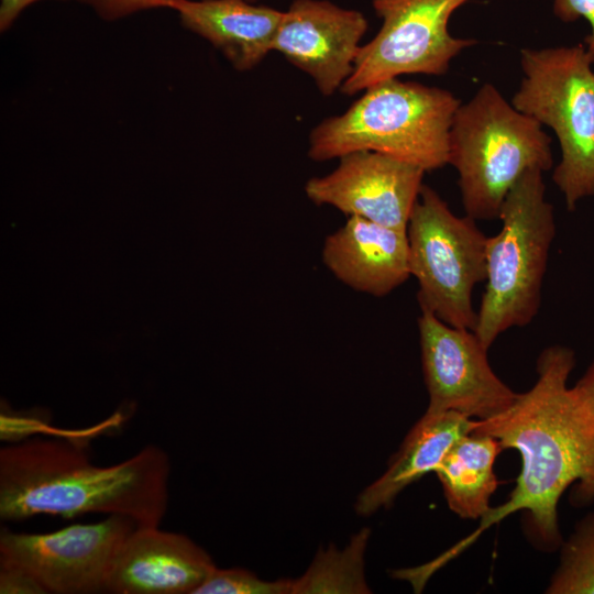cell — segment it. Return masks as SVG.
I'll use <instances>...</instances> for the list:
<instances>
[{
    "instance_id": "cell-1",
    "label": "cell",
    "mask_w": 594,
    "mask_h": 594,
    "mask_svg": "<svg viewBox=\"0 0 594 594\" xmlns=\"http://www.w3.org/2000/svg\"><path fill=\"white\" fill-rule=\"evenodd\" d=\"M574 365L570 348H546L537 359L532 387L518 394L504 411L473 420L471 432L492 436L503 449L520 453L521 471L506 503L490 508L474 532L429 562L432 571L464 551L492 525L520 510L528 515L531 537L543 549H557L562 543L558 504L565 490L576 484L580 504L594 499V418L574 387L568 386Z\"/></svg>"
},
{
    "instance_id": "cell-2",
    "label": "cell",
    "mask_w": 594,
    "mask_h": 594,
    "mask_svg": "<svg viewBox=\"0 0 594 594\" xmlns=\"http://www.w3.org/2000/svg\"><path fill=\"white\" fill-rule=\"evenodd\" d=\"M168 454L150 444L109 466L94 464L84 444L31 438L0 449V518L120 515L160 527L168 506Z\"/></svg>"
},
{
    "instance_id": "cell-3",
    "label": "cell",
    "mask_w": 594,
    "mask_h": 594,
    "mask_svg": "<svg viewBox=\"0 0 594 594\" xmlns=\"http://www.w3.org/2000/svg\"><path fill=\"white\" fill-rule=\"evenodd\" d=\"M344 112L317 124L308 156L317 162L373 151L426 172L449 163V132L461 100L451 91L392 78L364 91Z\"/></svg>"
},
{
    "instance_id": "cell-4",
    "label": "cell",
    "mask_w": 594,
    "mask_h": 594,
    "mask_svg": "<svg viewBox=\"0 0 594 594\" xmlns=\"http://www.w3.org/2000/svg\"><path fill=\"white\" fill-rule=\"evenodd\" d=\"M448 164L458 173L465 215L494 220L527 170L552 168L551 139L536 119L486 82L454 113Z\"/></svg>"
},
{
    "instance_id": "cell-5",
    "label": "cell",
    "mask_w": 594,
    "mask_h": 594,
    "mask_svg": "<svg viewBox=\"0 0 594 594\" xmlns=\"http://www.w3.org/2000/svg\"><path fill=\"white\" fill-rule=\"evenodd\" d=\"M542 170H527L502 205L501 230L487 237L485 290L475 334L488 350L499 334L537 316L556 218Z\"/></svg>"
},
{
    "instance_id": "cell-6",
    "label": "cell",
    "mask_w": 594,
    "mask_h": 594,
    "mask_svg": "<svg viewBox=\"0 0 594 594\" xmlns=\"http://www.w3.org/2000/svg\"><path fill=\"white\" fill-rule=\"evenodd\" d=\"M594 54L583 44L520 51L512 103L549 127L560 146L552 180L568 210L594 197Z\"/></svg>"
},
{
    "instance_id": "cell-7",
    "label": "cell",
    "mask_w": 594,
    "mask_h": 594,
    "mask_svg": "<svg viewBox=\"0 0 594 594\" xmlns=\"http://www.w3.org/2000/svg\"><path fill=\"white\" fill-rule=\"evenodd\" d=\"M475 221L454 215L424 184L407 227L409 270L418 283L420 309L472 331L477 322L472 294L486 279L487 243Z\"/></svg>"
},
{
    "instance_id": "cell-8",
    "label": "cell",
    "mask_w": 594,
    "mask_h": 594,
    "mask_svg": "<svg viewBox=\"0 0 594 594\" xmlns=\"http://www.w3.org/2000/svg\"><path fill=\"white\" fill-rule=\"evenodd\" d=\"M382 25L362 44L341 92L355 95L400 75L443 76L451 62L476 44L453 36L449 22L470 0H371Z\"/></svg>"
},
{
    "instance_id": "cell-9",
    "label": "cell",
    "mask_w": 594,
    "mask_h": 594,
    "mask_svg": "<svg viewBox=\"0 0 594 594\" xmlns=\"http://www.w3.org/2000/svg\"><path fill=\"white\" fill-rule=\"evenodd\" d=\"M136 527L128 517L109 515L48 534L2 529L0 566L24 571L46 594L105 593L116 557Z\"/></svg>"
},
{
    "instance_id": "cell-10",
    "label": "cell",
    "mask_w": 594,
    "mask_h": 594,
    "mask_svg": "<svg viewBox=\"0 0 594 594\" xmlns=\"http://www.w3.org/2000/svg\"><path fill=\"white\" fill-rule=\"evenodd\" d=\"M418 331L429 396L426 411H457L482 420L514 403L518 394L495 374L474 331L450 326L422 309Z\"/></svg>"
},
{
    "instance_id": "cell-11",
    "label": "cell",
    "mask_w": 594,
    "mask_h": 594,
    "mask_svg": "<svg viewBox=\"0 0 594 594\" xmlns=\"http://www.w3.org/2000/svg\"><path fill=\"white\" fill-rule=\"evenodd\" d=\"M339 161L332 172L306 183L307 198L346 217L407 231L426 170L373 151L351 152Z\"/></svg>"
},
{
    "instance_id": "cell-12",
    "label": "cell",
    "mask_w": 594,
    "mask_h": 594,
    "mask_svg": "<svg viewBox=\"0 0 594 594\" xmlns=\"http://www.w3.org/2000/svg\"><path fill=\"white\" fill-rule=\"evenodd\" d=\"M367 28L361 11L329 0H294L283 13L273 51L331 96L351 76Z\"/></svg>"
},
{
    "instance_id": "cell-13",
    "label": "cell",
    "mask_w": 594,
    "mask_h": 594,
    "mask_svg": "<svg viewBox=\"0 0 594 594\" xmlns=\"http://www.w3.org/2000/svg\"><path fill=\"white\" fill-rule=\"evenodd\" d=\"M210 556L183 534L136 527L121 546L106 593L194 594L215 569Z\"/></svg>"
},
{
    "instance_id": "cell-14",
    "label": "cell",
    "mask_w": 594,
    "mask_h": 594,
    "mask_svg": "<svg viewBox=\"0 0 594 594\" xmlns=\"http://www.w3.org/2000/svg\"><path fill=\"white\" fill-rule=\"evenodd\" d=\"M326 267L350 288L384 297L410 277L407 231L348 217L322 246Z\"/></svg>"
},
{
    "instance_id": "cell-15",
    "label": "cell",
    "mask_w": 594,
    "mask_h": 594,
    "mask_svg": "<svg viewBox=\"0 0 594 594\" xmlns=\"http://www.w3.org/2000/svg\"><path fill=\"white\" fill-rule=\"evenodd\" d=\"M168 9L241 72L254 68L273 52L284 13L249 0H174Z\"/></svg>"
},
{
    "instance_id": "cell-16",
    "label": "cell",
    "mask_w": 594,
    "mask_h": 594,
    "mask_svg": "<svg viewBox=\"0 0 594 594\" xmlns=\"http://www.w3.org/2000/svg\"><path fill=\"white\" fill-rule=\"evenodd\" d=\"M473 420L457 411H426L383 475L360 493L355 512L369 516L388 507L408 485L435 472L452 446L471 432Z\"/></svg>"
},
{
    "instance_id": "cell-17",
    "label": "cell",
    "mask_w": 594,
    "mask_h": 594,
    "mask_svg": "<svg viewBox=\"0 0 594 594\" xmlns=\"http://www.w3.org/2000/svg\"><path fill=\"white\" fill-rule=\"evenodd\" d=\"M502 450L492 436L470 432L442 459L435 473L454 514L481 519L490 510V499L498 485L494 464Z\"/></svg>"
},
{
    "instance_id": "cell-18",
    "label": "cell",
    "mask_w": 594,
    "mask_h": 594,
    "mask_svg": "<svg viewBox=\"0 0 594 594\" xmlns=\"http://www.w3.org/2000/svg\"><path fill=\"white\" fill-rule=\"evenodd\" d=\"M370 537L367 528L353 536L343 550L334 546L317 553L310 568L293 580L292 594L370 593L364 575V551Z\"/></svg>"
},
{
    "instance_id": "cell-19",
    "label": "cell",
    "mask_w": 594,
    "mask_h": 594,
    "mask_svg": "<svg viewBox=\"0 0 594 594\" xmlns=\"http://www.w3.org/2000/svg\"><path fill=\"white\" fill-rule=\"evenodd\" d=\"M560 560L546 590L550 594H594V510L562 541Z\"/></svg>"
},
{
    "instance_id": "cell-20",
    "label": "cell",
    "mask_w": 594,
    "mask_h": 594,
    "mask_svg": "<svg viewBox=\"0 0 594 594\" xmlns=\"http://www.w3.org/2000/svg\"><path fill=\"white\" fill-rule=\"evenodd\" d=\"M293 580L266 581L241 568L215 569L194 594H292Z\"/></svg>"
},
{
    "instance_id": "cell-21",
    "label": "cell",
    "mask_w": 594,
    "mask_h": 594,
    "mask_svg": "<svg viewBox=\"0 0 594 594\" xmlns=\"http://www.w3.org/2000/svg\"><path fill=\"white\" fill-rule=\"evenodd\" d=\"M91 8L100 18L108 21L122 19L145 10L166 8L174 0H77Z\"/></svg>"
},
{
    "instance_id": "cell-22",
    "label": "cell",
    "mask_w": 594,
    "mask_h": 594,
    "mask_svg": "<svg viewBox=\"0 0 594 594\" xmlns=\"http://www.w3.org/2000/svg\"><path fill=\"white\" fill-rule=\"evenodd\" d=\"M553 14L562 22H575L584 19L590 25V33L584 40L585 47L594 54V0H553Z\"/></svg>"
},
{
    "instance_id": "cell-23",
    "label": "cell",
    "mask_w": 594,
    "mask_h": 594,
    "mask_svg": "<svg viewBox=\"0 0 594 594\" xmlns=\"http://www.w3.org/2000/svg\"><path fill=\"white\" fill-rule=\"evenodd\" d=\"M1 594H46L28 573L14 568L0 566Z\"/></svg>"
},
{
    "instance_id": "cell-24",
    "label": "cell",
    "mask_w": 594,
    "mask_h": 594,
    "mask_svg": "<svg viewBox=\"0 0 594 594\" xmlns=\"http://www.w3.org/2000/svg\"><path fill=\"white\" fill-rule=\"evenodd\" d=\"M42 0H1L0 1V31L6 32L32 4Z\"/></svg>"
},
{
    "instance_id": "cell-25",
    "label": "cell",
    "mask_w": 594,
    "mask_h": 594,
    "mask_svg": "<svg viewBox=\"0 0 594 594\" xmlns=\"http://www.w3.org/2000/svg\"><path fill=\"white\" fill-rule=\"evenodd\" d=\"M573 387L594 418V360Z\"/></svg>"
},
{
    "instance_id": "cell-26",
    "label": "cell",
    "mask_w": 594,
    "mask_h": 594,
    "mask_svg": "<svg viewBox=\"0 0 594 594\" xmlns=\"http://www.w3.org/2000/svg\"><path fill=\"white\" fill-rule=\"evenodd\" d=\"M249 1H251V2H257V1H260V0H249Z\"/></svg>"
}]
</instances>
